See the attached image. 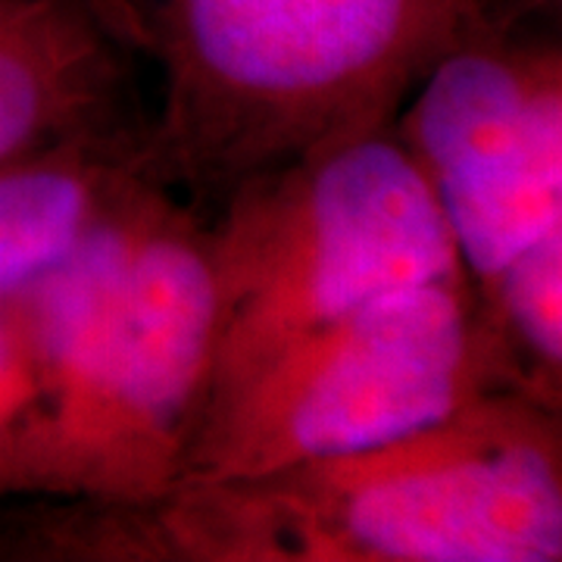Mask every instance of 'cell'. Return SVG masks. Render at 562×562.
Wrapping results in <instances>:
<instances>
[{
  "instance_id": "obj_9",
  "label": "cell",
  "mask_w": 562,
  "mask_h": 562,
  "mask_svg": "<svg viewBox=\"0 0 562 562\" xmlns=\"http://www.w3.org/2000/svg\"><path fill=\"white\" fill-rule=\"evenodd\" d=\"M525 387L562 409V225L475 288Z\"/></svg>"
},
{
  "instance_id": "obj_2",
  "label": "cell",
  "mask_w": 562,
  "mask_h": 562,
  "mask_svg": "<svg viewBox=\"0 0 562 562\" xmlns=\"http://www.w3.org/2000/svg\"><path fill=\"white\" fill-rule=\"evenodd\" d=\"M140 562H560L562 409L494 391L394 441L135 506Z\"/></svg>"
},
{
  "instance_id": "obj_10",
  "label": "cell",
  "mask_w": 562,
  "mask_h": 562,
  "mask_svg": "<svg viewBox=\"0 0 562 562\" xmlns=\"http://www.w3.org/2000/svg\"><path fill=\"white\" fill-rule=\"evenodd\" d=\"M35 406V375L13 297H0V447Z\"/></svg>"
},
{
  "instance_id": "obj_4",
  "label": "cell",
  "mask_w": 562,
  "mask_h": 562,
  "mask_svg": "<svg viewBox=\"0 0 562 562\" xmlns=\"http://www.w3.org/2000/svg\"><path fill=\"white\" fill-rule=\"evenodd\" d=\"M494 391L531 394L472 279L397 284L288 347L203 419L179 484L366 450Z\"/></svg>"
},
{
  "instance_id": "obj_8",
  "label": "cell",
  "mask_w": 562,
  "mask_h": 562,
  "mask_svg": "<svg viewBox=\"0 0 562 562\" xmlns=\"http://www.w3.org/2000/svg\"><path fill=\"white\" fill-rule=\"evenodd\" d=\"M144 179V135L63 140L0 160V297L57 266Z\"/></svg>"
},
{
  "instance_id": "obj_6",
  "label": "cell",
  "mask_w": 562,
  "mask_h": 562,
  "mask_svg": "<svg viewBox=\"0 0 562 562\" xmlns=\"http://www.w3.org/2000/svg\"><path fill=\"white\" fill-rule=\"evenodd\" d=\"M501 10L425 69L394 135L479 288L562 225V50Z\"/></svg>"
},
{
  "instance_id": "obj_7",
  "label": "cell",
  "mask_w": 562,
  "mask_h": 562,
  "mask_svg": "<svg viewBox=\"0 0 562 562\" xmlns=\"http://www.w3.org/2000/svg\"><path fill=\"white\" fill-rule=\"evenodd\" d=\"M138 66L85 0H0V160L147 135Z\"/></svg>"
},
{
  "instance_id": "obj_11",
  "label": "cell",
  "mask_w": 562,
  "mask_h": 562,
  "mask_svg": "<svg viewBox=\"0 0 562 562\" xmlns=\"http://www.w3.org/2000/svg\"><path fill=\"white\" fill-rule=\"evenodd\" d=\"M560 0H516V10H522V13H528L531 7H557Z\"/></svg>"
},
{
  "instance_id": "obj_5",
  "label": "cell",
  "mask_w": 562,
  "mask_h": 562,
  "mask_svg": "<svg viewBox=\"0 0 562 562\" xmlns=\"http://www.w3.org/2000/svg\"><path fill=\"white\" fill-rule=\"evenodd\" d=\"M216 344L210 220L157 188L91 369L0 450V497L154 501L181 482Z\"/></svg>"
},
{
  "instance_id": "obj_3",
  "label": "cell",
  "mask_w": 562,
  "mask_h": 562,
  "mask_svg": "<svg viewBox=\"0 0 562 562\" xmlns=\"http://www.w3.org/2000/svg\"><path fill=\"white\" fill-rule=\"evenodd\" d=\"M210 247L216 344L201 422L288 347L362 301L465 272L394 128L241 184L210 216Z\"/></svg>"
},
{
  "instance_id": "obj_1",
  "label": "cell",
  "mask_w": 562,
  "mask_h": 562,
  "mask_svg": "<svg viewBox=\"0 0 562 562\" xmlns=\"http://www.w3.org/2000/svg\"><path fill=\"white\" fill-rule=\"evenodd\" d=\"M157 81L147 176L210 220L241 184L391 128L491 0H85Z\"/></svg>"
}]
</instances>
